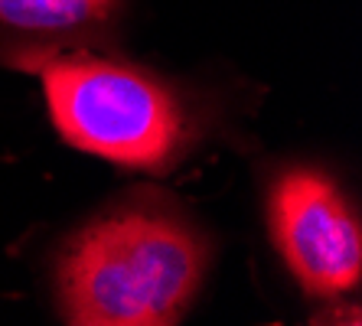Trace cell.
Returning <instances> with one entry per match:
<instances>
[{"mask_svg":"<svg viewBox=\"0 0 362 326\" xmlns=\"http://www.w3.org/2000/svg\"><path fill=\"white\" fill-rule=\"evenodd\" d=\"M268 228L281 261L310 301H343L362 277V228L327 170L294 163L268 190Z\"/></svg>","mask_w":362,"mask_h":326,"instance_id":"obj_3","label":"cell"},{"mask_svg":"<svg viewBox=\"0 0 362 326\" xmlns=\"http://www.w3.org/2000/svg\"><path fill=\"white\" fill-rule=\"evenodd\" d=\"M209 235L157 202H127L85 222L56 264V297L76 326H173L209 274Z\"/></svg>","mask_w":362,"mask_h":326,"instance_id":"obj_1","label":"cell"},{"mask_svg":"<svg viewBox=\"0 0 362 326\" xmlns=\"http://www.w3.org/2000/svg\"><path fill=\"white\" fill-rule=\"evenodd\" d=\"M0 59L40 76L62 141L92 157L131 170H167L199 141V111L189 95L151 69L30 40L4 46Z\"/></svg>","mask_w":362,"mask_h":326,"instance_id":"obj_2","label":"cell"},{"mask_svg":"<svg viewBox=\"0 0 362 326\" xmlns=\"http://www.w3.org/2000/svg\"><path fill=\"white\" fill-rule=\"evenodd\" d=\"M127 0H0V30L46 42L82 40L118 23Z\"/></svg>","mask_w":362,"mask_h":326,"instance_id":"obj_4","label":"cell"}]
</instances>
